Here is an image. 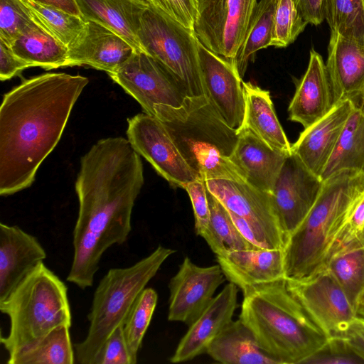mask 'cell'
Masks as SVG:
<instances>
[{"label":"cell","instance_id":"27","mask_svg":"<svg viewBox=\"0 0 364 364\" xmlns=\"http://www.w3.org/2000/svg\"><path fill=\"white\" fill-rule=\"evenodd\" d=\"M206 353L224 364H279L262 349L252 331L240 318L224 328L210 343Z\"/></svg>","mask_w":364,"mask_h":364},{"label":"cell","instance_id":"21","mask_svg":"<svg viewBox=\"0 0 364 364\" xmlns=\"http://www.w3.org/2000/svg\"><path fill=\"white\" fill-rule=\"evenodd\" d=\"M77 42L68 50V66L89 65L108 75L114 73L136 49L108 28L91 20Z\"/></svg>","mask_w":364,"mask_h":364},{"label":"cell","instance_id":"32","mask_svg":"<svg viewBox=\"0 0 364 364\" xmlns=\"http://www.w3.org/2000/svg\"><path fill=\"white\" fill-rule=\"evenodd\" d=\"M69 326H58L36 343L8 359L9 364H73L75 355Z\"/></svg>","mask_w":364,"mask_h":364},{"label":"cell","instance_id":"31","mask_svg":"<svg viewBox=\"0 0 364 364\" xmlns=\"http://www.w3.org/2000/svg\"><path fill=\"white\" fill-rule=\"evenodd\" d=\"M275 7L276 0H260L254 9L242 43L231 63L241 78L256 52L271 46Z\"/></svg>","mask_w":364,"mask_h":364},{"label":"cell","instance_id":"47","mask_svg":"<svg viewBox=\"0 0 364 364\" xmlns=\"http://www.w3.org/2000/svg\"><path fill=\"white\" fill-rule=\"evenodd\" d=\"M355 311L356 316L364 318V290L357 301Z\"/></svg>","mask_w":364,"mask_h":364},{"label":"cell","instance_id":"10","mask_svg":"<svg viewBox=\"0 0 364 364\" xmlns=\"http://www.w3.org/2000/svg\"><path fill=\"white\" fill-rule=\"evenodd\" d=\"M257 0H198L193 31L208 50L232 63Z\"/></svg>","mask_w":364,"mask_h":364},{"label":"cell","instance_id":"49","mask_svg":"<svg viewBox=\"0 0 364 364\" xmlns=\"http://www.w3.org/2000/svg\"><path fill=\"white\" fill-rule=\"evenodd\" d=\"M138 1H144V2H149V1H148V0H138Z\"/></svg>","mask_w":364,"mask_h":364},{"label":"cell","instance_id":"23","mask_svg":"<svg viewBox=\"0 0 364 364\" xmlns=\"http://www.w3.org/2000/svg\"><path fill=\"white\" fill-rule=\"evenodd\" d=\"M216 257L225 279L242 293L285 279L283 249L237 250Z\"/></svg>","mask_w":364,"mask_h":364},{"label":"cell","instance_id":"3","mask_svg":"<svg viewBox=\"0 0 364 364\" xmlns=\"http://www.w3.org/2000/svg\"><path fill=\"white\" fill-rule=\"evenodd\" d=\"M239 318L279 364H301L328 336L287 285L286 279L243 293Z\"/></svg>","mask_w":364,"mask_h":364},{"label":"cell","instance_id":"45","mask_svg":"<svg viewBox=\"0 0 364 364\" xmlns=\"http://www.w3.org/2000/svg\"><path fill=\"white\" fill-rule=\"evenodd\" d=\"M341 336L364 360V318L355 316Z\"/></svg>","mask_w":364,"mask_h":364},{"label":"cell","instance_id":"50","mask_svg":"<svg viewBox=\"0 0 364 364\" xmlns=\"http://www.w3.org/2000/svg\"><path fill=\"white\" fill-rule=\"evenodd\" d=\"M363 110L364 111V106H363Z\"/></svg>","mask_w":364,"mask_h":364},{"label":"cell","instance_id":"4","mask_svg":"<svg viewBox=\"0 0 364 364\" xmlns=\"http://www.w3.org/2000/svg\"><path fill=\"white\" fill-rule=\"evenodd\" d=\"M364 194V173L342 171L323 180L311 209L287 240L286 279L301 281L326 268L332 248Z\"/></svg>","mask_w":364,"mask_h":364},{"label":"cell","instance_id":"12","mask_svg":"<svg viewBox=\"0 0 364 364\" xmlns=\"http://www.w3.org/2000/svg\"><path fill=\"white\" fill-rule=\"evenodd\" d=\"M322 183V179L311 172L292 152L286 156L269 193L273 210L286 240L311 209Z\"/></svg>","mask_w":364,"mask_h":364},{"label":"cell","instance_id":"13","mask_svg":"<svg viewBox=\"0 0 364 364\" xmlns=\"http://www.w3.org/2000/svg\"><path fill=\"white\" fill-rule=\"evenodd\" d=\"M286 282L328 337L341 336L356 316L354 307L327 268L304 280Z\"/></svg>","mask_w":364,"mask_h":364},{"label":"cell","instance_id":"5","mask_svg":"<svg viewBox=\"0 0 364 364\" xmlns=\"http://www.w3.org/2000/svg\"><path fill=\"white\" fill-rule=\"evenodd\" d=\"M155 117L164 124L198 179L246 183L230 161L240 132L223 121L205 97H188L176 108L161 107Z\"/></svg>","mask_w":364,"mask_h":364},{"label":"cell","instance_id":"26","mask_svg":"<svg viewBox=\"0 0 364 364\" xmlns=\"http://www.w3.org/2000/svg\"><path fill=\"white\" fill-rule=\"evenodd\" d=\"M242 87L245 112L242 129L250 130L272 149L291 154V144L277 119L269 91L250 82L242 81Z\"/></svg>","mask_w":364,"mask_h":364},{"label":"cell","instance_id":"2","mask_svg":"<svg viewBox=\"0 0 364 364\" xmlns=\"http://www.w3.org/2000/svg\"><path fill=\"white\" fill-rule=\"evenodd\" d=\"M87 77L44 73L4 95L0 107V195L30 187L60 141Z\"/></svg>","mask_w":364,"mask_h":364},{"label":"cell","instance_id":"11","mask_svg":"<svg viewBox=\"0 0 364 364\" xmlns=\"http://www.w3.org/2000/svg\"><path fill=\"white\" fill-rule=\"evenodd\" d=\"M127 122V139L133 148L171 185L183 188L198 179L157 118L143 112Z\"/></svg>","mask_w":364,"mask_h":364},{"label":"cell","instance_id":"28","mask_svg":"<svg viewBox=\"0 0 364 364\" xmlns=\"http://www.w3.org/2000/svg\"><path fill=\"white\" fill-rule=\"evenodd\" d=\"M11 48L31 67L47 70L68 67V48L34 21L18 36Z\"/></svg>","mask_w":364,"mask_h":364},{"label":"cell","instance_id":"48","mask_svg":"<svg viewBox=\"0 0 364 364\" xmlns=\"http://www.w3.org/2000/svg\"><path fill=\"white\" fill-rule=\"evenodd\" d=\"M361 242L364 245V231H363L362 237H361Z\"/></svg>","mask_w":364,"mask_h":364},{"label":"cell","instance_id":"8","mask_svg":"<svg viewBox=\"0 0 364 364\" xmlns=\"http://www.w3.org/2000/svg\"><path fill=\"white\" fill-rule=\"evenodd\" d=\"M137 37L141 49L181 80L190 97H205L198 61V40L193 31L149 3L141 14Z\"/></svg>","mask_w":364,"mask_h":364},{"label":"cell","instance_id":"15","mask_svg":"<svg viewBox=\"0 0 364 364\" xmlns=\"http://www.w3.org/2000/svg\"><path fill=\"white\" fill-rule=\"evenodd\" d=\"M198 61L205 97L223 121L240 131L245 118L242 80L233 65L198 43Z\"/></svg>","mask_w":364,"mask_h":364},{"label":"cell","instance_id":"1","mask_svg":"<svg viewBox=\"0 0 364 364\" xmlns=\"http://www.w3.org/2000/svg\"><path fill=\"white\" fill-rule=\"evenodd\" d=\"M144 181L140 155L122 136L100 139L81 158L68 282L82 289L92 287L104 252L126 242Z\"/></svg>","mask_w":364,"mask_h":364},{"label":"cell","instance_id":"24","mask_svg":"<svg viewBox=\"0 0 364 364\" xmlns=\"http://www.w3.org/2000/svg\"><path fill=\"white\" fill-rule=\"evenodd\" d=\"M287 155L272 149L252 132L243 128L240 131L230 161L247 184L270 193Z\"/></svg>","mask_w":364,"mask_h":364},{"label":"cell","instance_id":"29","mask_svg":"<svg viewBox=\"0 0 364 364\" xmlns=\"http://www.w3.org/2000/svg\"><path fill=\"white\" fill-rule=\"evenodd\" d=\"M342 171L364 173V111L355 107L321 176L323 180Z\"/></svg>","mask_w":364,"mask_h":364},{"label":"cell","instance_id":"22","mask_svg":"<svg viewBox=\"0 0 364 364\" xmlns=\"http://www.w3.org/2000/svg\"><path fill=\"white\" fill-rule=\"evenodd\" d=\"M289 105V119L306 128L326 115L334 107V99L322 56L310 50L307 69L297 80Z\"/></svg>","mask_w":364,"mask_h":364},{"label":"cell","instance_id":"20","mask_svg":"<svg viewBox=\"0 0 364 364\" xmlns=\"http://www.w3.org/2000/svg\"><path fill=\"white\" fill-rule=\"evenodd\" d=\"M354 107L349 101L335 105L323 118L304 128L291 144V152L320 178Z\"/></svg>","mask_w":364,"mask_h":364},{"label":"cell","instance_id":"35","mask_svg":"<svg viewBox=\"0 0 364 364\" xmlns=\"http://www.w3.org/2000/svg\"><path fill=\"white\" fill-rule=\"evenodd\" d=\"M325 19L331 30L364 46V0H326Z\"/></svg>","mask_w":364,"mask_h":364},{"label":"cell","instance_id":"41","mask_svg":"<svg viewBox=\"0 0 364 364\" xmlns=\"http://www.w3.org/2000/svg\"><path fill=\"white\" fill-rule=\"evenodd\" d=\"M168 17L193 31L197 15L198 0H148Z\"/></svg>","mask_w":364,"mask_h":364},{"label":"cell","instance_id":"14","mask_svg":"<svg viewBox=\"0 0 364 364\" xmlns=\"http://www.w3.org/2000/svg\"><path fill=\"white\" fill-rule=\"evenodd\" d=\"M208 190L230 212L243 218L269 249H284L286 237L273 210L269 193L229 179L205 181Z\"/></svg>","mask_w":364,"mask_h":364},{"label":"cell","instance_id":"40","mask_svg":"<svg viewBox=\"0 0 364 364\" xmlns=\"http://www.w3.org/2000/svg\"><path fill=\"white\" fill-rule=\"evenodd\" d=\"M183 188L188 193L192 203L196 232L201 237L210 221V208L205 181L196 179L186 184Z\"/></svg>","mask_w":364,"mask_h":364},{"label":"cell","instance_id":"38","mask_svg":"<svg viewBox=\"0 0 364 364\" xmlns=\"http://www.w3.org/2000/svg\"><path fill=\"white\" fill-rule=\"evenodd\" d=\"M33 22L20 0H0V40L8 46Z\"/></svg>","mask_w":364,"mask_h":364},{"label":"cell","instance_id":"17","mask_svg":"<svg viewBox=\"0 0 364 364\" xmlns=\"http://www.w3.org/2000/svg\"><path fill=\"white\" fill-rule=\"evenodd\" d=\"M334 104L364 106V46L331 30L326 63Z\"/></svg>","mask_w":364,"mask_h":364},{"label":"cell","instance_id":"39","mask_svg":"<svg viewBox=\"0 0 364 364\" xmlns=\"http://www.w3.org/2000/svg\"><path fill=\"white\" fill-rule=\"evenodd\" d=\"M303 363L361 364L364 363V360L343 336H334L328 337L326 343Z\"/></svg>","mask_w":364,"mask_h":364},{"label":"cell","instance_id":"44","mask_svg":"<svg viewBox=\"0 0 364 364\" xmlns=\"http://www.w3.org/2000/svg\"><path fill=\"white\" fill-rule=\"evenodd\" d=\"M302 18L309 24L318 26L325 19L326 0H294Z\"/></svg>","mask_w":364,"mask_h":364},{"label":"cell","instance_id":"18","mask_svg":"<svg viewBox=\"0 0 364 364\" xmlns=\"http://www.w3.org/2000/svg\"><path fill=\"white\" fill-rule=\"evenodd\" d=\"M237 287L230 282L222 289L189 326L181 339L173 355L169 358L173 363L186 362L206 353L210 343L232 321L237 307Z\"/></svg>","mask_w":364,"mask_h":364},{"label":"cell","instance_id":"7","mask_svg":"<svg viewBox=\"0 0 364 364\" xmlns=\"http://www.w3.org/2000/svg\"><path fill=\"white\" fill-rule=\"evenodd\" d=\"M176 250L159 245L134 264L112 268L93 294L85 338L74 346L77 363L95 364L111 333L123 326L135 301L162 264Z\"/></svg>","mask_w":364,"mask_h":364},{"label":"cell","instance_id":"19","mask_svg":"<svg viewBox=\"0 0 364 364\" xmlns=\"http://www.w3.org/2000/svg\"><path fill=\"white\" fill-rule=\"evenodd\" d=\"M47 254L33 235L0 223V301L6 299Z\"/></svg>","mask_w":364,"mask_h":364},{"label":"cell","instance_id":"16","mask_svg":"<svg viewBox=\"0 0 364 364\" xmlns=\"http://www.w3.org/2000/svg\"><path fill=\"white\" fill-rule=\"evenodd\" d=\"M225 280L218 264L200 267L186 257L169 282L168 320L189 326L208 306L215 290Z\"/></svg>","mask_w":364,"mask_h":364},{"label":"cell","instance_id":"33","mask_svg":"<svg viewBox=\"0 0 364 364\" xmlns=\"http://www.w3.org/2000/svg\"><path fill=\"white\" fill-rule=\"evenodd\" d=\"M27 9L33 21L48 33L71 48L83 34L86 21L52 6L31 0H20Z\"/></svg>","mask_w":364,"mask_h":364},{"label":"cell","instance_id":"37","mask_svg":"<svg viewBox=\"0 0 364 364\" xmlns=\"http://www.w3.org/2000/svg\"><path fill=\"white\" fill-rule=\"evenodd\" d=\"M307 24L294 0H276L271 46L287 47L295 41Z\"/></svg>","mask_w":364,"mask_h":364},{"label":"cell","instance_id":"9","mask_svg":"<svg viewBox=\"0 0 364 364\" xmlns=\"http://www.w3.org/2000/svg\"><path fill=\"white\" fill-rule=\"evenodd\" d=\"M109 77L155 117L161 107H179L190 97L187 87L172 72L144 50L132 55Z\"/></svg>","mask_w":364,"mask_h":364},{"label":"cell","instance_id":"6","mask_svg":"<svg viewBox=\"0 0 364 364\" xmlns=\"http://www.w3.org/2000/svg\"><path fill=\"white\" fill-rule=\"evenodd\" d=\"M10 326L1 343L9 359L31 346L54 328L71 326L65 284L41 262L0 301Z\"/></svg>","mask_w":364,"mask_h":364},{"label":"cell","instance_id":"43","mask_svg":"<svg viewBox=\"0 0 364 364\" xmlns=\"http://www.w3.org/2000/svg\"><path fill=\"white\" fill-rule=\"evenodd\" d=\"M31 65L17 57L4 42L0 40V79L4 81L20 74Z\"/></svg>","mask_w":364,"mask_h":364},{"label":"cell","instance_id":"36","mask_svg":"<svg viewBox=\"0 0 364 364\" xmlns=\"http://www.w3.org/2000/svg\"><path fill=\"white\" fill-rule=\"evenodd\" d=\"M158 301L152 288H145L132 307L123 325V332L132 364L137 362L138 351L149 328Z\"/></svg>","mask_w":364,"mask_h":364},{"label":"cell","instance_id":"42","mask_svg":"<svg viewBox=\"0 0 364 364\" xmlns=\"http://www.w3.org/2000/svg\"><path fill=\"white\" fill-rule=\"evenodd\" d=\"M95 364H132L123 326L117 328L109 336Z\"/></svg>","mask_w":364,"mask_h":364},{"label":"cell","instance_id":"46","mask_svg":"<svg viewBox=\"0 0 364 364\" xmlns=\"http://www.w3.org/2000/svg\"><path fill=\"white\" fill-rule=\"evenodd\" d=\"M36 3L52 6L73 15L82 16L76 0H31Z\"/></svg>","mask_w":364,"mask_h":364},{"label":"cell","instance_id":"30","mask_svg":"<svg viewBox=\"0 0 364 364\" xmlns=\"http://www.w3.org/2000/svg\"><path fill=\"white\" fill-rule=\"evenodd\" d=\"M210 221L201 236L216 256L237 250H258L237 230L228 210L207 188Z\"/></svg>","mask_w":364,"mask_h":364},{"label":"cell","instance_id":"34","mask_svg":"<svg viewBox=\"0 0 364 364\" xmlns=\"http://www.w3.org/2000/svg\"><path fill=\"white\" fill-rule=\"evenodd\" d=\"M326 268L355 309L364 290V245L351 247L334 255L328 262Z\"/></svg>","mask_w":364,"mask_h":364},{"label":"cell","instance_id":"25","mask_svg":"<svg viewBox=\"0 0 364 364\" xmlns=\"http://www.w3.org/2000/svg\"><path fill=\"white\" fill-rule=\"evenodd\" d=\"M84 19L95 21L143 50L137 33L141 14L149 2L138 0H76Z\"/></svg>","mask_w":364,"mask_h":364}]
</instances>
